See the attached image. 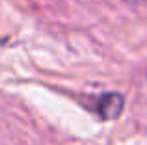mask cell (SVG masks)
I'll return each instance as SVG.
<instances>
[{"instance_id":"cell-1","label":"cell","mask_w":147,"mask_h":145,"mask_svg":"<svg viewBox=\"0 0 147 145\" xmlns=\"http://www.w3.org/2000/svg\"><path fill=\"white\" fill-rule=\"evenodd\" d=\"M123 108H125V97L119 91H106L97 99V113L106 121L119 117Z\"/></svg>"},{"instance_id":"cell-2","label":"cell","mask_w":147,"mask_h":145,"mask_svg":"<svg viewBox=\"0 0 147 145\" xmlns=\"http://www.w3.org/2000/svg\"><path fill=\"white\" fill-rule=\"evenodd\" d=\"M129 6H134V7H138V6H142V4L145 2V0H125Z\"/></svg>"}]
</instances>
